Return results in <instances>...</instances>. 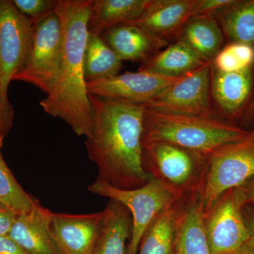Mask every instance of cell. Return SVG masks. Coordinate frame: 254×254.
<instances>
[{"label": "cell", "mask_w": 254, "mask_h": 254, "mask_svg": "<svg viewBox=\"0 0 254 254\" xmlns=\"http://www.w3.org/2000/svg\"><path fill=\"white\" fill-rule=\"evenodd\" d=\"M88 98L91 125L85 143L98 167V180L122 190L143 186L151 178L142 164L144 105Z\"/></svg>", "instance_id": "cell-1"}, {"label": "cell", "mask_w": 254, "mask_h": 254, "mask_svg": "<svg viewBox=\"0 0 254 254\" xmlns=\"http://www.w3.org/2000/svg\"><path fill=\"white\" fill-rule=\"evenodd\" d=\"M93 0H58L56 11L63 32L59 74L53 90L40 102L50 116L69 125L78 136L88 135L91 103L84 76V53Z\"/></svg>", "instance_id": "cell-2"}, {"label": "cell", "mask_w": 254, "mask_h": 254, "mask_svg": "<svg viewBox=\"0 0 254 254\" xmlns=\"http://www.w3.org/2000/svg\"><path fill=\"white\" fill-rule=\"evenodd\" d=\"M249 131L219 117L164 113L145 107L143 139L169 142L207 156L245 138Z\"/></svg>", "instance_id": "cell-3"}, {"label": "cell", "mask_w": 254, "mask_h": 254, "mask_svg": "<svg viewBox=\"0 0 254 254\" xmlns=\"http://www.w3.org/2000/svg\"><path fill=\"white\" fill-rule=\"evenodd\" d=\"M142 164L150 177L160 182L177 200L201 193L208 156L179 145L142 140Z\"/></svg>", "instance_id": "cell-4"}, {"label": "cell", "mask_w": 254, "mask_h": 254, "mask_svg": "<svg viewBox=\"0 0 254 254\" xmlns=\"http://www.w3.org/2000/svg\"><path fill=\"white\" fill-rule=\"evenodd\" d=\"M33 24L12 1L0 0V143L12 127L14 110L8 98L11 81L26 64L33 41Z\"/></svg>", "instance_id": "cell-5"}, {"label": "cell", "mask_w": 254, "mask_h": 254, "mask_svg": "<svg viewBox=\"0 0 254 254\" xmlns=\"http://www.w3.org/2000/svg\"><path fill=\"white\" fill-rule=\"evenodd\" d=\"M254 177V129L239 141L227 143L208 156L200 193L205 213L228 190L239 188Z\"/></svg>", "instance_id": "cell-6"}, {"label": "cell", "mask_w": 254, "mask_h": 254, "mask_svg": "<svg viewBox=\"0 0 254 254\" xmlns=\"http://www.w3.org/2000/svg\"><path fill=\"white\" fill-rule=\"evenodd\" d=\"M91 193L125 205L132 219V232L127 254H136L145 230L164 210L177 201L175 195L155 179L133 190H122L97 180L88 187Z\"/></svg>", "instance_id": "cell-7"}, {"label": "cell", "mask_w": 254, "mask_h": 254, "mask_svg": "<svg viewBox=\"0 0 254 254\" xmlns=\"http://www.w3.org/2000/svg\"><path fill=\"white\" fill-rule=\"evenodd\" d=\"M63 53L61 21L56 9L33 24V41L26 64L14 81L33 85L46 95L54 87Z\"/></svg>", "instance_id": "cell-8"}, {"label": "cell", "mask_w": 254, "mask_h": 254, "mask_svg": "<svg viewBox=\"0 0 254 254\" xmlns=\"http://www.w3.org/2000/svg\"><path fill=\"white\" fill-rule=\"evenodd\" d=\"M211 69L212 61L208 62L143 105L164 113L218 117L210 103Z\"/></svg>", "instance_id": "cell-9"}, {"label": "cell", "mask_w": 254, "mask_h": 254, "mask_svg": "<svg viewBox=\"0 0 254 254\" xmlns=\"http://www.w3.org/2000/svg\"><path fill=\"white\" fill-rule=\"evenodd\" d=\"M239 188L227 191L205 213V228L212 254H230L249 241Z\"/></svg>", "instance_id": "cell-10"}, {"label": "cell", "mask_w": 254, "mask_h": 254, "mask_svg": "<svg viewBox=\"0 0 254 254\" xmlns=\"http://www.w3.org/2000/svg\"><path fill=\"white\" fill-rule=\"evenodd\" d=\"M183 76L169 77L138 70L136 72H126L105 79L86 82V88L90 95L144 105Z\"/></svg>", "instance_id": "cell-11"}, {"label": "cell", "mask_w": 254, "mask_h": 254, "mask_svg": "<svg viewBox=\"0 0 254 254\" xmlns=\"http://www.w3.org/2000/svg\"><path fill=\"white\" fill-rule=\"evenodd\" d=\"M104 212L52 214L51 230L61 254H92Z\"/></svg>", "instance_id": "cell-12"}, {"label": "cell", "mask_w": 254, "mask_h": 254, "mask_svg": "<svg viewBox=\"0 0 254 254\" xmlns=\"http://www.w3.org/2000/svg\"><path fill=\"white\" fill-rule=\"evenodd\" d=\"M175 254H212L205 228V212L200 193L178 200Z\"/></svg>", "instance_id": "cell-13"}, {"label": "cell", "mask_w": 254, "mask_h": 254, "mask_svg": "<svg viewBox=\"0 0 254 254\" xmlns=\"http://www.w3.org/2000/svg\"><path fill=\"white\" fill-rule=\"evenodd\" d=\"M52 214L38 200L29 213L17 215L8 236L28 254H61L52 233Z\"/></svg>", "instance_id": "cell-14"}, {"label": "cell", "mask_w": 254, "mask_h": 254, "mask_svg": "<svg viewBox=\"0 0 254 254\" xmlns=\"http://www.w3.org/2000/svg\"><path fill=\"white\" fill-rule=\"evenodd\" d=\"M253 86L252 68L220 72L212 67L211 94L227 121L235 123L234 120L242 118L245 114L243 109L248 106Z\"/></svg>", "instance_id": "cell-15"}, {"label": "cell", "mask_w": 254, "mask_h": 254, "mask_svg": "<svg viewBox=\"0 0 254 254\" xmlns=\"http://www.w3.org/2000/svg\"><path fill=\"white\" fill-rule=\"evenodd\" d=\"M196 0H152L139 18L127 23L166 41L178 35L191 17Z\"/></svg>", "instance_id": "cell-16"}, {"label": "cell", "mask_w": 254, "mask_h": 254, "mask_svg": "<svg viewBox=\"0 0 254 254\" xmlns=\"http://www.w3.org/2000/svg\"><path fill=\"white\" fill-rule=\"evenodd\" d=\"M101 36L122 61L144 63L167 45L165 40L129 23L110 28Z\"/></svg>", "instance_id": "cell-17"}, {"label": "cell", "mask_w": 254, "mask_h": 254, "mask_svg": "<svg viewBox=\"0 0 254 254\" xmlns=\"http://www.w3.org/2000/svg\"><path fill=\"white\" fill-rule=\"evenodd\" d=\"M103 212L92 254H127L132 232L131 214L125 205L114 200H110Z\"/></svg>", "instance_id": "cell-18"}, {"label": "cell", "mask_w": 254, "mask_h": 254, "mask_svg": "<svg viewBox=\"0 0 254 254\" xmlns=\"http://www.w3.org/2000/svg\"><path fill=\"white\" fill-rule=\"evenodd\" d=\"M152 0H93L88 33L101 36L110 28L140 17Z\"/></svg>", "instance_id": "cell-19"}, {"label": "cell", "mask_w": 254, "mask_h": 254, "mask_svg": "<svg viewBox=\"0 0 254 254\" xmlns=\"http://www.w3.org/2000/svg\"><path fill=\"white\" fill-rule=\"evenodd\" d=\"M205 61L194 50L177 40L145 61L139 69L169 77H180L203 66Z\"/></svg>", "instance_id": "cell-20"}, {"label": "cell", "mask_w": 254, "mask_h": 254, "mask_svg": "<svg viewBox=\"0 0 254 254\" xmlns=\"http://www.w3.org/2000/svg\"><path fill=\"white\" fill-rule=\"evenodd\" d=\"M177 40L194 50L205 61H213L220 53L224 33L216 18L192 17L178 33Z\"/></svg>", "instance_id": "cell-21"}, {"label": "cell", "mask_w": 254, "mask_h": 254, "mask_svg": "<svg viewBox=\"0 0 254 254\" xmlns=\"http://www.w3.org/2000/svg\"><path fill=\"white\" fill-rule=\"evenodd\" d=\"M123 61L99 35L88 33L84 53L86 82L111 78L119 74Z\"/></svg>", "instance_id": "cell-22"}, {"label": "cell", "mask_w": 254, "mask_h": 254, "mask_svg": "<svg viewBox=\"0 0 254 254\" xmlns=\"http://www.w3.org/2000/svg\"><path fill=\"white\" fill-rule=\"evenodd\" d=\"M176 215L175 204L160 214L148 227L136 254H175Z\"/></svg>", "instance_id": "cell-23"}, {"label": "cell", "mask_w": 254, "mask_h": 254, "mask_svg": "<svg viewBox=\"0 0 254 254\" xmlns=\"http://www.w3.org/2000/svg\"><path fill=\"white\" fill-rule=\"evenodd\" d=\"M216 18L230 43L254 47V0H235Z\"/></svg>", "instance_id": "cell-24"}, {"label": "cell", "mask_w": 254, "mask_h": 254, "mask_svg": "<svg viewBox=\"0 0 254 254\" xmlns=\"http://www.w3.org/2000/svg\"><path fill=\"white\" fill-rule=\"evenodd\" d=\"M1 146L0 143V203L17 215L29 213L38 200L26 193L16 181L3 158Z\"/></svg>", "instance_id": "cell-25"}, {"label": "cell", "mask_w": 254, "mask_h": 254, "mask_svg": "<svg viewBox=\"0 0 254 254\" xmlns=\"http://www.w3.org/2000/svg\"><path fill=\"white\" fill-rule=\"evenodd\" d=\"M254 47L241 43H230L212 61V67L220 72H232L252 68Z\"/></svg>", "instance_id": "cell-26"}, {"label": "cell", "mask_w": 254, "mask_h": 254, "mask_svg": "<svg viewBox=\"0 0 254 254\" xmlns=\"http://www.w3.org/2000/svg\"><path fill=\"white\" fill-rule=\"evenodd\" d=\"M12 2L21 14L35 24L56 9L58 0H14Z\"/></svg>", "instance_id": "cell-27"}, {"label": "cell", "mask_w": 254, "mask_h": 254, "mask_svg": "<svg viewBox=\"0 0 254 254\" xmlns=\"http://www.w3.org/2000/svg\"><path fill=\"white\" fill-rule=\"evenodd\" d=\"M235 1V0H196L190 18L198 16L217 18Z\"/></svg>", "instance_id": "cell-28"}, {"label": "cell", "mask_w": 254, "mask_h": 254, "mask_svg": "<svg viewBox=\"0 0 254 254\" xmlns=\"http://www.w3.org/2000/svg\"><path fill=\"white\" fill-rule=\"evenodd\" d=\"M17 215L11 209L0 203V236L9 235Z\"/></svg>", "instance_id": "cell-29"}, {"label": "cell", "mask_w": 254, "mask_h": 254, "mask_svg": "<svg viewBox=\"0 0 254 254\" xmlns=\"http://www.w3.org/2000/svg\"><path fill=\"white\" fill-rule=\"evenodd\" d=\"M0 254H28L9 236H0Z\"/></svg>", "instance_id": "cell-30"}, {"label": "cell", "mask_w": 254, "mask_h": 254, "mask_svg": "<svg viewBox=\"0 0 254 254\" xmlns=\"http://www.w3.org/2000/svg\"><path fill=\"white\" fill-rule=\"evenodd\" d=\"M242 214L249 235V242L254 246V208L250 205H245Z\"/></svg>", "instance_id": "cell-31"}, {"label": "cell", "mask_w": 254, "mask_h": 254, "mask_svg": "<svg viewBox=\"0 0 254 254\" xmlns=\"http://www.w3.org/2000/svg\"><path fill=\"white\" fill-rule=\"evenodd\" d=\"M243 195L246 205H250L254 208V177L239 187Z\"/></svg>", "instance_id": "cell-32"}, {"label": "cell", "mask_w": 254, "mask_h": 254, "mask_svg": "<svg viewBox=\"0 0 254 254\" xmlns=\"http://www.w3.org/2000/svg\"><path fill=\"white\" fill-rule=\"evenodd\" d=\"M254 120V96L251 100L250 104L248 105L247 109H246L245 114L242 117V124L245 127L248 125H252Z\"/></svg>", "instance_id": "cell-33"}, {"label": "cell", "mask_w": 254, "mask_h": 254, "mask_svg": "<svg viewBox=\"0 0 254 254\" xmlns=\"http://www.w3.org/2000/svg\"><path fill=\"white\" fill-rule=\"evenodd\" d=\"M230 254H254V246L248 241L238 250Z\"/></svg>", "instance_id": "cell-34"}, {"label": "cell", "mask_w": 254, "mask_h": 254, "mask_svg": "<svg viewBox=\"0 0 254 254\" xmlns=\"http://www.w3.org/2000/svg\"><path fill=\"white\" fill-rule=\"evenodd\" d=\"M252 128H253V129H254V122H253V124H252ZM250 128V129H251Z\"/></svg>", "instance_id": "cell-35"}]
</instances>
